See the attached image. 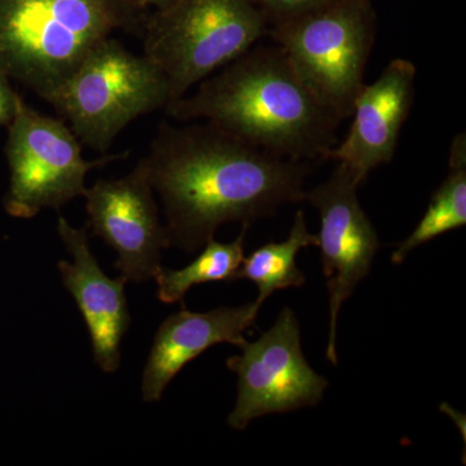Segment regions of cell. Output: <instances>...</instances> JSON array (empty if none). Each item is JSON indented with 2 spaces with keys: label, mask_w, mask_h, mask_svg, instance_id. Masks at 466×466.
<instances>
[{
  "label": "cell",
  "mask_w": 466,
  "mask_h": 466,
  "mask_svg": "<svg viewBox=\"0 0 466 466\" xmlns=\"http://www.w3.org/2000/svg\"><path fill=\"white\" fill-rule=\"evenodd\" d=\"M164 204L170 245L196 251L225 223L250 225L305 200L308 161L280 157L210 122L159 125L137 164Z\"/></svg>",
  "instance_id": "6da1fadb"
},
{
  "label": "cell",
  "mask_w": 466,
  "mask_h": 466,
  "mask_svg": "<svg viewBox=\"0 0 466 466\" xmlns=\"http://www.w3.org/2000/svg\"><path fill=\"white\" fill-rule=\"evenodd\" d=\"M167 112L179 121L205 119L267 152L308 162L328 159L342 122L276 45L253 46Z\"/></svg>",
  "instance_id": "7a4b0ae2"
},
{
  "label": "cell",
  "mask_w": 466,
  "mask_h": 466,
  "mask_svg": "<svg viewBox=\"0 0 466 466\" xmlns=\"http://www.w3.org/2000/svg\"><path fill=\"white\" fill-rule=\"evenodd\" d=\"M124 0H0V69L42 99L116 29L142 24Z\"/></svg>",
  "instance_id": "3957f363"
},
{
  "label": "cell",
  "mask_w": 466,
  "mask_h": 466,
  "mask_svg": "<svg viewBox=\"0 0 466 466\" xmlns=\"http://www.w3.org/2000/svg\"><path fill=\"white\" fill-rule=\"evenodd\" d=\"M251 0H174L143 26L144 56L167 78L170 104L268 34Z\"/></svg>",
  "instance_id": "277c9868"
},
{
  "label": "cell",
  "mask_w": 466,
  "mask_h": 466,
  "mask_svg": "<svg viewBox=\"0 0 466 466\" xmlns=\"http://www.w3.org/2000/svg\"><path fill=\"white\" fill-rule=\"evenodd\" d=\"M377 34L372 0H332L269 24L268 34L317 99L350 118Z\"/></svg>",
  "instance_id": "5b68a950"
},
{
  "label": "cell",
  "mask_w": 466,
  "mask_h": 466,
  "mask_svg": "<svg viewBox=\"0 0 466 466\" xmlns=\"http://www.w3.org/2000/svg\"><path fill=\"white\" fill-rule=\"evenodd\" d=\"M81 144L106 153L140 116L170 104L167 78L149 58L108 38L48 97Z\"/></svg>",
  "instance_id": "8992f818"
},
{
  "label": "cell",
  "mask_w": 466,
  "mask_h": 466,
  "mask_svg": "<svg viewBox=\"0 0 466 466\" xmlns=\"http://www.w3.org/2000/svg\"><path fill=\"white\" fill-rule=\"evenodd\" d=\"M108 156L87 161L81 142L60 119L42 115L17 96L9 122L7 157L11 186L5 207L9 214L32 218L45 208L58 210L84 196L92 168L124 157Z\"/></svg>",
  "instance_id": "52a82bcc"
},
{
  "label": "cell",
  "mask_w": 466,
  "mask_h": 466,
  "mask_svg": "<svg viewBox=\"0 0 466 466\" xmlns=\"http://www.w3.org/2000/svg\"><path fill=\"white\" fill-rule=\"evenodd\" d=\"M240 349L241 355L227 360L238 377V400L228 417L231 428L244 431L260 416L314 407L323 400L328 381L303 357L299 323L289 308L259 339Z\"/></svg>",
  "instance_id": "ba28073f"
},
{
  "label": "cell",
  "mask_w": 466,
  "mask_h": 466,
  "mask_svg": "<svg viewBox=\"0 0 466 466\" xmlns=\"http://www.w3.org/2000/svg\"><path fill=\"white\" fill-rule=\"evenodd\" d=\"M360 186L341 164L320 186L306 192V198L319 211L320 232L318 247L329 294V337L327 359L339 364L337 321L343 302L370 274L380 248L379 235L358 198Z\"/></svg>",
  "instance_id": "9c48e42d"
},
{
  "label": "cell",
  "mask_w": 466,
  "mask_h": 466,
  "mask_svg": "<svg viewBox=\"0 0 466 466\" xmlns=\"http://www.w3.org/2000/svg\"><path fill=\"white\" fill-rule=\"evenodd\" d=\"M84 198L92 235L116 251L121 275L135 283L155 279L170 240L143 171L137 167L127 177L99 180Z\"/></svg>",
  "instance_id": "30bf717a"
},
{
  "label": "cell",
  "mask_w": 466,
  "mask_h": 466,
  "mask_svg": "<svg viewBox=\"0 0 466 466\" xmlns=\"http://www.w3.org/2000/svg\"><path fill=\"white\" fill-rule=\"evenodd\" d=\"M416 75L412 61L394 58L373 84L359 92L349 133L328 155V159L348 168L359 184L394 157L415 99Z\"/></svg>",
  "instance_id": "8fae6325"
},
{
  "label": "cell",
  "mask_w": 466,
  "mask_h": 466,
  "mask_svg": "<svg viewBox=\"0 0 466 466\" xmlns=\"http://www.w3.org/2000/svg\"><path fill=\"white\" fill-rule=\"evenodd\" d=\"M57 232L73 262L60 260L58 271L64 287L72 294L90 330L95 361L101 370L116 372L121 364V341L130 327L125 285L127 279H109L88 245L87 232L58 217Z\"/></svg>",
  "instance_id": "7c38bea8"
},
{
  "label": "cell",
  "mask_w": 466,
  "mask_h": 466,
  "mask_svg": "<svg viewBox=\"0 0 466 466\" xmlns=\"http://www.w3.org/2000/svg\"><path fill=\"white\" fill-rule=\"evenodd\" d=\"M258 302L238 308H218L208 312L183 309L159 325L148 361L144 368L143 400L152 403L161 400L165 389L186 364L218 343L241 348L244 333L256 323Z\"/></svg>",
  "instance_id": "4fadbf2b"
},
{
  "label": "cell",
  "mask_w": 466,
  "mask_h": 466,
  "mask_svg": "<svg viewBox=\"0 0 466 466\" xmlns=\"http://www.w3.org/2000/svg\"><path fill=\"white\" fill-rule=\"evenodd\" d=\"M466 225V135L460 133L451 143L449 174L434 192L424 217L410 236L398 245L391 262L400 265L408 254L443 233Z\"/></svg>",
  "instance_id": "5bb4252c"
},
{
  "label": "cell",
  "mask_w": 466,
  "mask_h": 466,
  "mask_svg": "<svg viewBox=\"0 0 466 466\" xmlns=\"http://www.w3.org/2000/svg\"><path fill=\"white\" fill-rule=\"evenodd\" d=\"M309 247H318V236L309 231L305 214L299 211L287 240L268 242L242 259L238 279H248L258 287L257 302H263L276 290L302 287L305 275L297 267V256Z\"/></svg>",
  "instance_id": "9a60e30c"
},
{
  "label": "cell",
  "mask_w": 466,
  "mask_h": 466,
  "mask_svg": "<svg viewBox=\"0 0 466 466\" xmlns=\"http://www.w3.org/2000/svg\"><path fill=\"white\" fill-rule=\"evenodd\" d=\"M249 225H244L235 241L218 242L211 238L204 250L182 269L159 268L156 274L157 297L165 303L182 302L187 291L195 285L216 281L238 280V269L244 259L245 238Z\"/></svg>",
  "instance_id": "2e32d148"
},
{
  "label": "cell",
  "mask_w": 466,
  "mask_h": 466,
  "mask_svg": "<svg viewBox=\"0 0 466 466\" xmlns=\"http://www.w3.org/2000/svg\"><path fill=\"white\" fill-rule=\"evenodd\" d=\"M265 14L268 24L296 16L332 0H251Z\"/></svg>",
  "instance_id": "e0dca14e"
},
{
  "label": "cell",
  "mask_w": 466,
  "mask_h": 466,
  "mask_svg": "<svg viewBox=\"0 0 466 466\" xmlns=\"http://www.w3.org/2000/svg\"><path fill=\"white\" fill-rule=\"evenodd\" d=\"M18 95L9 87L7 76L0 69V126L9 125L16 108Z\"/></svg>",
  "instance_id": "ac0fdd59"
},
{
  "label": "cell",
  "mask_w": 466,
  "mask_h": 466,
  "mask_svg": "<svg viewBox=\"0 0 466 466\" xmlns=\"http://www.w3.org/2000/svg\"><path fill=\"white\" fill-rule=\"evenodd\" d=\"M124 2L135 9L143 11V9L148 7L155 9L165 7V5H170L174 0H124Z\"/></svg>",
  "instance_id": "d6986e66"
}]
</instances>
